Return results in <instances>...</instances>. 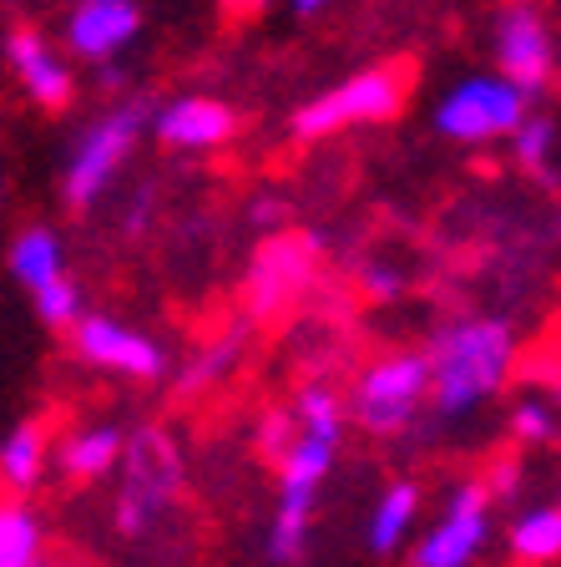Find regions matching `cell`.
I'll list each match as a JSON object with an SVG mask.
<instances>
[{"label":"cell","instance_id":"cell-1","mask_svg":"<svg viewBox=\"0 0 561 567\" xmlns=\"http://www.w3.org/2000/svg\"><path fill=\"white\" fill-rule=\"evenodd\" d=\"M344 436V405L329 385H304L293 401V441L279 456V512L269 527V557L279 567L299 563L309 543V517H314V496L329 482V466L340 456Z\"/></svg>","mask_w":561,"mask_h":567},{"label":"cell","instance_id":"cell-2","mask_svg":"<svg viewBox=\"0 0 561 567\" xmlns=\"http://www.w3.org/2000/svg\"><path fill=\"white\" fill-rule=\"evenodd\" d=\"M430 401L440 415H466L506 385L516 365V334L501 319H460L430 344Z\"/></svg>","mask_w":561,"mask_h":567},{"label":"cell","instance_id":"cell-3","mask_svg":"<svg viewBox=\"0 0 561 567\" xmlns=\"http://www.w3.org/2000/svg\"><path fill=\"white\" fill-rule=\"evenodd\" d=\"M122 466H127V476H122V492H117V532L122 537H147L157 527V517L167 512V502L177 496L183 461H177L173 436L147 425V431L127 436Z\"/></svg>","mask_w":561,"mask_h":567},{"label":"cell","instance_id":"cell-4","mask_svg":"<svg viewBox=\"0 0 561 567\" xmlns=\"http://www.w3.org/2000/svg\"><path fill=\"white\" fill-rule=\"evenodd\" d=\"M147 122H153V106L137 96V102L112 106L106 117H96L92 127L82 132L76 153H71V163H66V203L76 213L96 208V198L117 183L122 163L132 157V147H137V137L147 132Z\"/></svg>","mask_w":561,"mask_h":567},{"label":"cell","instance_id":"cell-5","mask_svg":"<svg viewBox=\"0 0 561 567\" xmlns=\"http://www.w3.org/2000/svg\"><path fill=\"white\" fill-rule=\"evenodd\" d=\"M425 401H430V360L399 350L374 360L360 375V385L350 395V415L370 436H399Z\"/></svg>","mask_w":561,"mask_h":567},{"label":"cell","instance_id":"cell-6","mask_svg":"<svg viewBox=\"0 0 561 567\" xmlns=\"http://www.w3.org/2000/svg\"><path fill=\"white\" fill-rule=\"evenodd\" d=\"M405 102V71L399 66H370L350 82H340L334 92L314 96L293 112V132L304 142L329 137V132L360 127V122H389Z\"/></svg>","mask_w":561,"mask_h":567},{"label":"cell","instance_id":"cell-7","mask_svg":"<svg viewBox=\"0 0 561 567\" xmlns=\"http://www.w3.org/2000/svg\"><path fill=\"white\" fill-rule=\"evenodd\" d=\"M531 112V96L516 82L496 76H466L460 86L440 96L435 106V132H445L450 142H496L511 137L516 122Z\"/></svg>","mask_w":561,"mask_h":567},{"label":"cell","instance_id":"cell-8","mask_svg":"<svg viewBox=\"0 0 561 567\" xmlns=\"http://www.w3.org/2000/svg\"><path fill=\"white\" fill-rule=\"evenodd\" d=\"M491 537V492L486 482H470L450 496L445 517L415 547V567H470Z\"/></svg>","mask_w":561,"mask_h":567},{"label":"cell","instance_id":"cell-9","mask_svg":"<svg viewBox=\"0 0 561 567\" xmlns=\"http://www.w3.org/2000/svg\"><path fill=\"white\" fill-rule=\"evenodd\" d=\"M496 66H501L506 82H516L527 96H537L551 82V66H557V41H551L547 21L531 0H516L496 16Z\"/></svg>","mask_w":561,"mask_h":567},{"label":"cell","instance_id":"cell-10","mask_svg":"<svg viewBox=\"0 0 561 567\" xmlns=\"http://www.w3.org/2000/svg\"><path fill=\"white\" fill-rule=\"evenodd\" d=\"M314 279V238L304 234H273L258 248L253 269H248V309L253 315H283L293 299Z\"/></svg>","mask_w":561,"mask_h":567},{"label":"cell","instance_id":"cell-11","mask_svg":"<svg viewBox=\"0 0 561 567\" xmlns=\"http://www.w3.org/2000/svg\"><path fill=\"white\" fill-rule=\"evenodd\" d=\"M71 344H76V354L86 365L112 370V375H127V380H157L167 370L163 344L147 340L132 324H117V319H102V315L76 319L71 324Z\"/></svg>","mask_w":561,"mask_h":567},{"label":"cell","instance_id":"cell-12","mask_svg":"<svg viewBox=\"0 0 561 567\" xmlns=\"http://www.w3.org/2000/svg\"><path fill=\"white\" fill-rule=\"evenodd\" d=\"M142 31V0H76L66 16V47L82 61H112Z\"/></svg>","mask_w":561,"mask_h":567},{"label":"cell","instance_id":"cell-13","mask_svg":"<svg viewBox=\"0 0 561 567\" xmlns=\"http://www.w3.org/2000/svg\"><path fill=\"white\" fill-rule=\"evenodd\" d=\"M6 61H11L15 82L25 86V96H31V102L61 112V106L76 96V76H71L66 56H61V51H51L46 35L31 31V25H15V31L6 35Z\"/></svg>","mask_w":561,"mask_h":567},{"label":"cell","instance_id":"cell-14","mask_svg":"<svg viewBox=\"0 0 561 567\" xmlns=\"http://www.w3.org/2000/svg\"><path fill=\"white\" fill-rule=\"evenodd\" d=\"M238 117L233 106L218 102V96H177L163 112H153V132L177 147V153H208V147H222L233 137Z\"/></svg>","mask_w":561,"mask_h":567},{"label":"cell","instance_id":"cell-15","mask_svg":"<svg viewBox=\"0 0 561 567\" xmlns=\"http://www.w3.org/2000/svg\"><path fill=\"white\" fill-rule=\"evenodd\" d=\"M46 456H51L46 421H21L11 436L0 441V492L6 496L35 492V482L46 472Z\"/></svg>","mask_w":561,"mask_h":567},{"label":"cell","instance_id":"cell-16","mask_svg":"<svg viewBox=\"0 0 561 567\" xmlns=\"http://www.w3.org/2000/svg\"><path fill=\"white\" fill-rule=\"evenodd\" d=\"M11 274L31 289V295H41V289H51V284L66 279V259H61V238L51 234L46 224L25 228V234H15L11 244Z\"/></svg>","mask_w":561,"mask_h":567},{"label":"cell","instance_id":"cell-17","mask_svg":"<svg viewBox=\"0 0 561 567\" xmlns=\"http://www.w3.org/2000/svg\"><path fill=\"white\" fill-rule=\"evenodd\" d=\"M122 446H127V436L117 425H86V431H76L61 446V472L71 482H96V476H106L122 461Z\"/></svg>","mask_w":561,"mask_h":567},{"label":"cell","instance_id":"cell-18","mask_svg":"<svg viewBox=\"0 0 561 567\" xmlns=\"http://www.w3.org/2000/svg\"><path fill=\"white\" fill-rule=\"evenodd\" d=\"M415 512H420V486L415 482H395L380 502H374L370 512V527H364V537H370V553L389 557L399 543L409 537V522H415Z\"/></svg>","mask_w":561,"mask_h":567},{"label":"cell","instance_id":"cell-19","mask_svg":"<svg viewBox=\"0 0 561 567\" xmlns=\"http://www.w3.org/2000/svg\"><path fill=\"white\" fill-rule=\"evenodd\" d=\"M0 567H46V532L25 502H0Z\"/></svg>","mask_w":561,"mask_h":567},{"label":"cell","instance_id":"cell-20","mask_svg":"<svg viewBox=\"0 0 561 567\" xmlns=\"http://www.w3.org/2000/svg\"><path fill=\"white\" fill-rule=\"evenodd\" d=\"M511 553H516V563H527V567L557 563L561 557V507H537V512H527V517H516Z\"/></svg>","mask_w":561,"mask_h":567},{"label":"cell","instance_id":"cell-21","mask_svg":"<svg viewBox=\"0 0 561 567\" xmlns=\"http://www.w3.org/2000/svg\"><path fill=\"white\" fill-rule=\"evenodd\" d=\"M511 147H516V163L527 167L531 177H551V153H557V127L551 117H521L511 132Z\"/></svg>","mask_w":561,"mask_h":567},{"label":"cell","instance_id":"cell-22","mask_svg":"<svg viewBox=\"0 0 561 567\" xmlns=\"http://www.w3.org/2000/svg\"><path fill=\"white\" fill-rule=\"evenodd\" d=\"M238 334H222L218 344H208V350L187 365V375H183V395H193V390H202V385H212V380H222L228 370L238 365Z\"/></svg>","mask_w":561,"mask_h":567},{"label":"cell","instance_id":"cell-23","mask_svg":"<svg viewBox=\"0 0 561 567\" xmlns=\"http://www.w3.org/2000/svg\"><path fill=\"white\" fill-rule=\"evenodd\" d=\"M511 431H516V441H527V446H547V441L557 436V411H551L547 401H521L511 411Z\"/></svg>","mask_w":561,"mask_h":567},{"label":"cell","instance_id":"cell-24","mask_svg":"<svg viewBox=\"0 0 561 567\" xmlns=\"http://www.w3.org/2000/svg\"><path fill=\"white\" fill-rule=\"evenodd\" d=\"M516 486H521V461L506 456L501 466L486 476V492H491V496H516Z\"/></svg>","mask_w":561,"mask_h":567},{"label":"cell","instance_id":"cell-25","mask_svg":"<svg viewBox=\"0 0 561 567\" xmlns=\"http://www.w3.org/2000/svg\"><path fill=\"white\" fill-rule=\"evenodd\" d=\"M364 289H370L374 299H395V289H399V279L389 269H364Z\"/></svg>","mask_w":561,"mask_h":567},{"label":"cell","instance_id":"cell-26","mask_svg":"<svg viewBox=\"0 0 561 567\" xmlns=\"http://www.w3.org/2000/svg\"><path fill=\"white\" fill-rule=\"evenodd\" d=\"M324 6H329V0H293V11H299V16H314V11H324Z\"/></svg>","mask_w":561,"mask_h":567},{"label":"cell","instance_id":"cell-27","mask_svg":"<svg viewBox=\"0 0 561 567\" xmlns=\"http://www.w3.org/2000/svg\"><path fill=\"white\" fill-rule=\"evenodd\" d=\"M547 385H551V395H557V411H561V370H551Z\"/></svg>","mask_w":561,"mask_h":567},{"label":"cell","instance_id":"cell-28","mask_svg":"<svg viewBox=\"0 0 561 567\" xmlns=\"http://www.w3.org/2000/svg\"><path fill=\"white\" fill-rule=\"evenodd\" d=\"M51 567H82V563H71V557H61V563H51Z\"/></svg>","mask_w":561,"mask_h":567},{"label":"cell","instance_id":"cell-29","mask_svg":"<svg viewBox=\"0 0 561 567\" xmlns=\"http://www.w3.org/2000/svg\"><path fill=\"white\" fill-rule=\"evenodd\" d=\"M0 203H6V183H0Z\"/></svg>","mask_w":561,"mask_h":567}]
</instances>
